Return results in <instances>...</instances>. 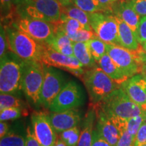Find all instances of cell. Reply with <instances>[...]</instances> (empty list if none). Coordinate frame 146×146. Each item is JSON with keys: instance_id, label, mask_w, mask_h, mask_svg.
<instances>
[{"instance_id": "1", "label": "cell", "mask_w": 146, "mask_h": 146, "mask_svg": "<svg viewBox=\"0 0 146 146\" xmlns=\"http://www.w3.org/2000/svg\"><path fill=\"white\" fill-rule=\"evenodd\" d=\"M98 106L120 130L126 128L128 120L143 111L127 96L121 87L113 91Z\"/></svg>"}, {"instance_id": "2", "label": "cell", "mask_w": 146, "mask_h": 146, "mask_svg": "<svg viewBox=\"0 0 146 146\" xmlns=\"http://www.w3.org/2000/svg\"><path fill=\"white\" fill-rule=\"evenodd\" d=\"M62 15V6L58 0H21L15 5L14 18H29L56 24Z\"/></svg>"}, {"instance_id": "3", "label": "cell", "mask_w": 146, "mask_h": 146, "mask_svg": "<svg viewBox=\"0 0 146 146\" xmlns=\"http://www.w3.org/2000/svg\"><path fill=\"white\" fill-rule=\"evenodd\" d=\"M8 50L27 62H40L46 45L39 43L30 36L14 27L5 26Z\"/></svg>"}, {"instance_id": "4", "label": "cell", "mask_w": 146, "mask_h": 146, "mask_svg": "<svg viewBox=\"0 0 146 146\" xmlns=\"http://www.w3.org/2000/svg\"><path fill=\"white\" fill-rule=\"evenodd\" d=\"M92 105L98 104L120 85L114 82L99 66L85 71L81 76Z\"/></svg>"}, {"instance_id": "5", "label": "cell", "mask_w": 146, "mask_h": 146, "mask_svg": "<svg viewBox=\"0 0 146 146\" xmlns=\"http://www.w3.org/2000/svg\"><path fill=\"white\" fill-rule=\"evenodd\" d=\"M106 47L107 54L128 78L141 74L143 65L146 64V53L143 47L135 52L118 45L107 44Z\"/></svg>"}, {"instance_id": "6", "label": "cell", "mask_w": 146, "mask_h": 146, "mask_svg": "<svg viewBox=\"0 0 146 146\" xmlns=\"http://www.w3.org/2000/svg\"><path fill=\"white\" fill-rule=\"evenodd\" d=\"M25 61L10 52L1 58L0 92L16 94L22 90L21 81Z\"/></svg>"}, {"instance_id": "7", "label": "cell", "mask_w": 146, "mask_h": 146, "mask_svg": "<svg viewBox=\"0 0 146 146\" xmlns=\"http://www.w3.org/2000/svg\"><path fill=\"white\" fill-rule=\"evenodd\" d=\"M44 79L43 64L40 62L25 61L21 88L29 102L39 106L40 95Z\"/></svg>"}, {"instance_id": "8", "label": "cell", "mask_w": 146, "mask_h": 146, "mask_svg": "<svg viewBox=\"0 0 146 146\" xmlns=\"http://www.w3.org/2000/svg\"><path fill=\"white\" fill-rule=\"evenodd\" d=\"M6 26L21 31L35 41L45 45L52 39L57 31L56 24L29 18L15 17Z\"/></svg>"}, {"instance_id": "9", "label": "cell", "mask_w": 146, "mask_h": 146, "mask_svg": "<svg viewBox=\"0 0 146 146\" xmlns=\"http://www.w3.org/2000/svg\"><path fill=\"white\" fill-rule=\"evenodd\" d=\"M91 29L97 37L106 44L118 45V24L117 18L108 12L89 13Z\"/></svg>"}, {"instance_id": "10", "label": "cell", "mask_w": 146, "mask_h": 146, "mask_svg": "<svg viewBox=\"0 0 146 146\" xmlns=\"http://www.w3.org/2000/svg\"><path fill=\"white\" fill-rule=\"evenodd\" d=\"M85 94L80 85L74 81H68L55 98L49 110L51 112H60L78 108L85 104Z\"/></svg>"}, {"instance_id": "11", "label": "cell", "mask_w": 146, "mask_h": 146, "mask_svg": "<svg viewBox=\"0 0 146 146\" xmlns=\"http://www.w3.org/2000/svg\"><path fill=\"white\" fill-rule=\"evenodd\" d=\"M44 79L41 91L39 106L49 109L53 100L68 82L61 71L43 64Z\"/></svg>"}, {"instance_id": "12", "label": "cell", "mask_w": 146, "mask_h": 146, "mask_svg": "<svg viewBox=\"0 0 146 146\" xmlns=\"http://www.w3.org/2000/svg\"><path fill=\"white\" fill-rule=\"evenodd\" d=\"M41 63L48 66L64 69L77 76H82L85 71L83 66L74 56H68L45 46L41 56Z\"/></svg>"}, {"instance_id": "13", "label": "cell", "mask_w": 146, "mask_h": 146, "mask_svg": "<svg viewBox=\"0 0 146 146\" xmlns=\"http://www.w3.org/2000/svg\"><path fill=\"white\" fill-rule=\"evenodd\" d=\"M33 131L41 146H54L57 136L51 123L50 115L44 112H35L31 116Z\"/></svg>"}, {"instance_id": "14", "label": "cell", "mask_w": 146, "mask_h": 146, "mask_svg": "<svg viewBox=\"0 0 146 146\" xmlns=\"http://www.w3.org/2000/svg\"><path fill=\"white\" fill-rule=\"evenodd\" d=\"M121 87L132 101L146 112V77L137 74L129 78Z\"/></svg>"}, {"instance_id": "15", "label": "cell", "mask_w": 146, "mask_h": 146, "mask_svg": "<svg viewBox=\"0 0 146 146\" xmlns=\"http://www.w3.org/2000/svg\"><path fill=\"white\" fill-rule=\"evenodd\" d=\"M96 113V129L106 141L116 146L123 133L120 129L104 113L98 106L93 105Z\"/></svg>"}, {"instance_id": "16", "label": "cell", "mask_w": 146, "mask_h": 146, "mask_svg": "<svg viewBox=\"0 0 146 146\" xmlns=\"http://www.w3.org/2000/svg\"><path fill=\"white\" fill-rule=\"evenodd\" d=\"M51 123L56 133L63 132L76 127L82 120V113L77 108L70 109L60 112H51Z\"/></svg>"}, {"instance_id": "17", "label": "cell", "mask_w": 146, "mask_h": 146, "mask_svg": "<svg viewBox=\"0 0 146 146\" xmlns=\"http://www.w3.org/2000/svg\"><path fill=\"white\" fill-rule=\"evenodd\" d=\"M112 12L115 16L125 22L132 29L137 37L138 27L141 17L131 8L129 1L118 0L112 5Z\"/></svg>"}, {"instance_id": "18", "label": "cell", "mask_w": 146, "mask_h": 146, "mask_svg": "<svg viewBox=\"0 0 146 146\" xmlns=\"http://www.w3.org/2000/svg\"><path fill=\"white\" fill-rule=\"evenodd\" d=\"M116 18L118 24L119 45L133 52H135L141 49L142 45L139 43L137 37L132 29L121 19L118 17Z\"/></svg>"}, {"instance_id": "19", "label": "cell", "mask_w": 146, "mask_h": 146, "mask_svg": "<svg viewBox=\"0 0 146 146\" xmlns=\"http://www.w3.org/2000/svg\"><path fill=\"white\" fill-rule=\"evenodd\" d=\"M47 46L66 56H74L72 40L64 32L58 29L54 36L47 43Z\"/></svg>"}, {"instance_id": "20", "label": "cell", "mask_w": 146, "mask_h": 146, "mask_svg": "<svg viewBox=\"0 0 146 146\" xmlns=\"http://www.w3.org/2000/svg\"><path fill=\"white\" fill-rule=\"evenodd\" d=\"M98 64L109 77L120 86L129 78L124 74L108 54H106L101 58Z\"/></svg>"}, {"instance_id": "21", "label": "cell", "mask_w": 146, "mask_h": 146, "mask_svg": "<svg viewBox=\"0 0 146 146\" xmlns=\"http://www.w3.org/2000/svg\"><path fill=\"white\" fill-rule=\"evenodd\" d=\"M96 118V113L94 107L89 108L85 114L82 130L81 131L79 141L77 146H91L92 137L94 133V125L95 119Z\"/></svg>"}, {"instance_id": "22", "label": "cell", "mask_w": 146, "mask_h": 146, "mask_svg": "<svg viewBox=\"0 0 146 146\" xmlns=\"http://www.w3.org/2000/svg\"><path fill=\"white\" fill-rule=\"evenodd\" d=\"M73 51L74 56L84 67L90 68L96 66L87 42H73Z\"/></svg>"}, {"instance_id": "23", "label": "cell", "mask_w": 146, "mask_h": 146, "mask_svg": "<svg viewBox=\"0 0 146 146\" xmlns=\"http://www.w3.org/2000/svg\"><path fill=\"white\" fill-rule=\"evenodd\" d=\"M62 14L80 22L85 29L92 30L89 23V13L78 8L74 3L62 7Z\"/></svg>"}, {"instance_id": "24", "label": "cell", "mask_w": 146, "mask_h": 146, "mask_svg": "<svg viewBox=\"0 0 146 146\" xmlns=\"http://www.w3.org/2000/svg\"><path fill=\"white\" fill-rule=\"evenodd\" d=\"M57 29L62 31L64 32L68 35L70 39L73 35H74L78 31L82 29H85L83 25L76 21L75 19H73L68 16H65L62 14L61 19L56 24Z\"/></svg>"}, {"instance_id": "25", "label": "cell", "mask_w": 146, "mask_h": 146, "mask_svg": "<svg viewBox=\"0 0 146 146\" xmlns=\"http://www.w3.org/2000/svg\"><path fill=\"white\" fill-rule=\"evenodd\" d=\"M0 146H27L26 136L14 131H9L3 137L1 138Z\"/></svg>"}, {"instance_id": "26", "label": "cell", "mask_w": 146, "mask_h": 146, "mask_svg": "<svg viewBox=\"0 0 146 146\" xmlns=\"http://www.w3.org/2000/svg\"><path fill=\"white\" fill-rule=\"evenodd\" d=\"M87 43L93 58L98 63L101 58L107 54V44L98 38L91 39Z\"/></svg>"}, {"instance_id": "27", "label": "cell", "mask_w": 146, "mask_h": 146, "mask_svg": "<svg viewBox=\"0 0 146 146\" xmlns=\"http://www.w3.org/2000/svg\"><path fill=\"white\" fill-rule=\"evenodd\" d=\"M81 129L76 126L60 133V139L66 146H77L81 136Z\"/></svg>"}, {"instance_id": "28", "label": "cell", "mask_w": 146, "mask_h": 146, "mask_svg": "<svg viewBox=\"0 0 146 146\" xmlns=\"http://www.w3.org/2000/svg\"><path fill=\"white\" fill-rule=\"evenodd\" d=\"M25 103L14 94H1L0 95V111L9 108H24Z\"/></svg>"}, {"instance_id": "29", "label": "cell", "mask_w": 146, "mask_h": 146, "mask_svg": "<svg viewBox=\"0 0 146 146\" xmlns=\"http://www.w3.org/2000/svg\"><path fill=\"white\" fill-rule=\"evenodd\" d=\"M73 3L88 13L106 12L99 0H73Z\"/></svg>"}, {"instance_id": "30", "label": "cell", "mask_w": 146, "mask_h": 146, "mask_svg": "<svg viewBox=\"0 0 146 146\" xmlns=\"http://www.w3.org/2000/svg\"><path fill=\"white\" fill-rule=\"evenodd\" d=\"M0 1L1 23H6L8 25L15 13V0H0Z\"/></svg>"}, {"instance_id": "31", "label": "cell", "mask_w": 146, "mask_h": 146, "mask_svg": "<svg viewBox=\"0 0 146 146\" xmlns=\"http://www.w3.org/2000/svg\"><path fill=\"white\" fill-rule=\"evenodd\" d=\"M146 119V112L128 120L126 123V130L134 137H136L139 129L145 123Z\"/></svg>"}, {"instance_id": "32", "label": "cell", "mask_w": 146, "mask_h": 146, "mask_svg": "<svg viewBox=\"0 0 146 146\" xmlns=\"http://www.w3.org/2000/svg\"><path fill=\"white\" fill-rule=\"evenodd\" d=\"M28 114L26 109H22L19 108H9L0 111V120L8 121L13 120L21 118L23 115L27 116Z\"/></svg>"}, {"instance_id": "33", "label": "cell", "mask_w": 146, "mask_h": 146, "mask_svg": "<svg viewBox=\"0 0 146 146\" xmlns=\"http://www.w3.org/2000/svg\"><path fill=\"white\" fill-rule=\"evenodd\" d=\"M96 35L92 30H87L85 29H82L79 30L76 33L73 35L70 39L72 42H87L91 39H96Z\"/></svg>"}, {"instance_id": "34", "label": "cell", "mask_w": 146, "mask_h": 146, "mask_svg": "<svg viewBox=\"0 0 146 146\" xmlns=\"http://www.w3.org/2000/svg\"><path fill=\"white\" fill-rule=\"evenodd\" d=\"M128 1L140 17L146 16V0H130Z\"/></svg>"}, {"instance_id": "35", "label": "cell", "mask_w": 146, "mask_h": 146, "mask_svg": "<svg viewBox=\"0 0 146 146\" xmlns=\"http://www.w3.org/2000/svg\"><path fill=\"white\" fill-rule=\"evenodd\" d=\"M0 57L2 58L8 53V44L7 39L6 31L4 25L1 23V29H0Z\"/></svg>"}, {"instance_id": "36", "label": "cell", "mask_w": 146, "mask_h": 146, "mask_svg": "<svg viewBox=\"0 0 146 146\" xmlns=\"http://www.w3.org/2000/svg\"><path fill=\"white\" fill-rule=\"evenodd\" d=\"M135 137L131 135L128 131L124 130L116 146H134Z\"/></svg>"}, {"instance_id": "37", "label": "cell", "mask_w": 146, "mask_h": 146, "mask_svg": "<svg viewBox=\"0 0 146 146\" xmlns=\"http://www.w3.org/2000/svg\"><path fill=\"white\" fill-rule=\"evenodd\" d=\"M137 39L140 44L146 42V16L140 18L138 27Z\"/></svg>"}, {"instance_id": "38", "label": "cell", "mask_w": 146, "mask_h": 146, "mask_svg": "<svg viewBox=\"0 0 146 146\" xmlns=\"http://www.w3.org/2000/svg\"><path fill=\"white\" fill-rule=\"evenodd\" d=\"M145 144H146V123H144L137 133L134 146H142Z\"/></svg>"}, {"instance_id": "39", "label": "cell", "mask_w": 146, "mask_h": 146, "mask_svg": "<svg viewBox=\"0 0 146 146\" xmlns=\"http://www.w3.org/2000/svg\"><path fill=\"white\" fill-rule=\"evenodd\" d=\"M91 146H112L110 143L104 139L99 134L98 131L94 129L92 137V143Z\"/></svg>"}, {"instance_id": "40", "label": "cell", "mask_w": 146, "mask_h": 146, "mask_svg": "<svg viewBox=\"0 0 146 146\" xmlns=\"http://www.w3.org/2000/svg\"><path fill=\"white\" fill-rule=\"evenodd\" d=\"M26 141L27 146H41L35 135L33 129L28 127L26 133Z\"/></svg>"}, {"instance_id": "41", "label": "cell", "mask_w": 146, "mask_h": 146, "mask_svg": "<svg viewBox=\"0 0 146 146\" xmlns=\"http://www.w3.org/2000/svg\"><path fill=\"white\" fill-rule=\"evenodd\" d=\"M118 0H99V1L101 3L106 12H112V5L114 4Z\"/></svg>"}, {"instance_id": "42", "label": "cell", "mask_w": 146, "mask_h": 146, "mask_svg": "<svg viewBox=\"0 0 146 146\" xmlns=\"http://www.w3.org/2000/svg\"><path fill=\"white\" fill-rule=\"evenodd\" d=\"M9 132V126L5 121L0 123V137L2 138Z\"/></svg>"}, {"instance_id": "43", "label": "cell", "mask_w": 146, "mask_h": 146, "mask_svg": "<svg viewBox=\"0 0 146 146\" xmlns=\"http://www.w3.org/2000/svg\"><path fill=\"white\" fill-rule=\"evenodd\" d=\"M62 6L64 7L73 3V0H58Z\"/></svg>"}, {"instance_id": "44", "label": "cell", "mask_w": 146, "mask_h": 146, "mask_svg": "<svg viewBox=\"0 0 146 146\" xmlns=\"http://www.w3.org/2000/svg\"><path fill=\"white\" fill-rule=\"evenodd\" d=\"M54 146H66V145L64 143H63V142L60 139H58L57 141H56V143H55Z\"/></svg>"}, {"instance_id": "45", "label": "cell", "mask_w": 146, "mask_h": 146, "mask_svg": "<svg viewBox=\"0 0 146 146\" xmlns=\"http://www.w3.org/2000/svg\"><path fill=\"white\" fill-rule=\"evenodd\" d=\"M141 74H142L143 76H145L146 77V64H145L143 65Z\"/></svg>"}, {"instance_id": "46", "label": "cell", "mask_w": 146, "mask_h": 146, "mask_svg": "<svg viewBox=\"0 0 146 146\" xmlns=\"http://www.w3.org/2000/svg\"><path fill=\"white\" fill-rule=\"evenodd\" d=\"M141 45H142V47H143V50H145V52L146 53V42H145V43H143V44H141Z\"/></svg>"}, {"instance_id": "47", "label": "cell", "mask_w": 146, "mask_h": 146, "mask_svg": "<svg viewBox=\"0 0 146 146\" xmlns=\"http://www.w3.org/2000/svg\"><path fill=\"white\" fill-rule=\"evenodd\" d=\"M20 1H21V0H15V5H16V3H17L18 2H19Z\"/></svg>"}, {"instance_id": "48", "label": "cell", "mask_w": 146, "mask_h": 146, "mask_svg": "<svg viewBox=\"0 0 146 146\" xmlns=\"http://www.w3.org/2000/svg\"><path fill=\"white\" fill-rule=\"evenodd\" d=\"M142 146H146V144H145V145H142Z\"/></svg>"}, {"instance_id": "49", "label": "cell", "mask_w": 146, "mask_h": 146, "mask_svg": "<svg viewBox=\"0 0 146 146\" xmlns=\"http://www.w3.org/2000/svg\"><path fill=\"white\" fill-rule=\"evenodd\" d=\"M125 1H130V0H125Z\"/></svg>"}, {"instance_id": "50", "label": "cell", "mask_w": 146, "mask_h": 146, "mask_svg": "<svg viewBox=\"0 0 146 146\" xmlns=\"http://www.w3.org/2000/svg\"><path fill=\"white\" fill-rule=\"evenodd\" d=\"M145 123H146V119H145Z\"/></svg>"}]
</instances>
